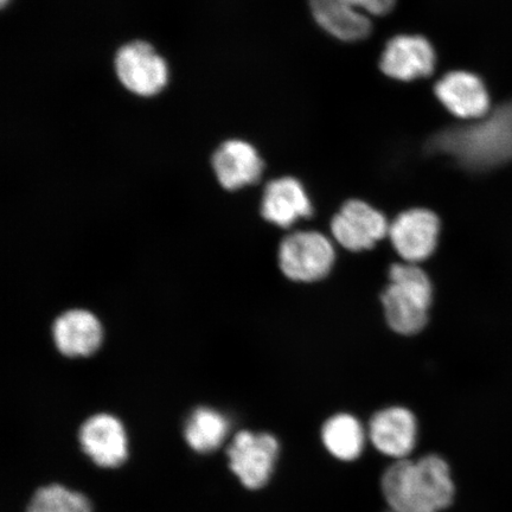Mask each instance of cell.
Wrapping results in <instances>:
<instances>
[{
    "instance_id": "obj_1",
    "label": "cell",
    "mask_w": 512,
    "mask_h": 512,
    "mask_svg": "<svg viewBox=\"0 0 512 512\" xmlns=\"http://www.w3.org/2000/svg\"><path fill=\"white\" fill-rule=\"evenodd\" d=\"M432 152L450 156L463 168L486 171L512 162V99L475 120L438 132Z\"/></svg>"
},
{
    "instance_id": "obj_2",
    "label": "cell",
    "mask_w": 512,
    "mask_h": 512,
    "mask_svg": "<svg viewBox=\"0 0 512 512\" xmlns=\"http://www.w3.org/2000/svg\"><path fill=\"white\" fill-rule=\"evenodd\" d=\"M381 489L388 509L401 512H440L456 495L450 466L437 454L396 460L383 473Z\"/></svg>"
},
{
    "instance_id": "obj_3",
    "label": "cell",
    "mask_w": 512,
    "mask_h": 512,
    "mask_svg": "<svg viewBox=\"0 0 512 512\" xmlns=\"http://www.w3.org/2000/svg\"><path fill=\"white\" fill-rule=\"evenodd\" d=\"M432 298L430 277L418 265L402 262L390 267L389 285L381 299L384 316L396 334H419L427 324Z\"/></svg>"
},
{
    "instance_id": "obj_4",
    "label": "cell",
    "mask_w": 512,
    "mask_h": 512,
    "mask_svg": "<svg viewBox=\"0 0 512 512\" xmlns=\"http://www.w3.org/2000/svg\"><path fill=\"white\" fill-rule=\"evenodd\" d=\"M332 242L318 232L286 236L279 247V266L285 277L297 283L322 280L335 264Z\"/></svg>"
},
{
    "instance_id": "obj_5",
    "label": "cell",
    "mask_w": 512,
    "mask_h": 512,
    "mask_svg": "<svg viewBox=\"0 0 512 512\" xmlns=\"http://www.w3.org/2000/svg\"><path fill=\"white\" fill-rule=\"evenodd\" d=\"M278 454L277 438L251 431L236 434L227 450L230 470L249 490H259L270 482Z\"/></svg>"
},
{
    "instance_id": "obj_6",
    "label": "cell",
    "mask_w": 512,
    "mask_h": 512,
    "mask_svg": "<svg viewBox=\"0 0 512 512\" xmlns=\"http://www.w3.org/2000/svg\"><path fill=\"white\" fill-rule=\"evenodd\" d=\"M115 70L128 91L140 96L162 92L169 80L168 64L145 42H132L121 48L115 57Z\"/></svg>"
},
{
    "instance_id": "obj_7",
    "label": "cell",
    "mask_w": 512,
    "mask_h": 512,
    "mask_svg": "<svg viewBox=\"0 0 512 512\" xmlns=\"http://www.w3.org/2000/svg\"><path fill=\"white\" fill-rule=\"evenodd\" d=\"M439 233V217L431 210L415 208L390 223L388 236L403 262L418 265L434 253Z\"/></svg>"
},
{
    "instance_id": "obj_8",
    "label": "cell",
    "mask_w": 512,
    "mask_h": 512,
    "mask_svg": "<svg viewBox=\"0 0 512 512\" xmlns=\"http://www.w3.org/2000/svg\"><path fill=\"white\" fill-rule=\"evenodd\" d=\"M386 216L360 200L344 204L331 221V233L343 248L350 252L368 251L389 233Z\"/></svg>"
},
{
    "instance_id": "obj_9",
    "label": "cell",
    "mask_w": 512,
    "mask_h": 512,
    "mask_svg": "<svg viewBox=\"0 0 512 512\" xmlns=\"http://www.w3.org/2000/svg\"><path fill=\"white\" fill-rule=\"evenodd\" d=\"M79 441L95 465L114 469L126 462L127 435L121 421L111 414H96L83 422Z\"/></svg>"
},
{
    "instance_id": "obj_10",
    "label": "cell",
    "mask_w": 512,
    "mask_h": 512,
    "mask_svg": "<svg viewBox=\"0 0 512 512\" xmlns=\"http://www.w3.org/2000/svg\"><path fill=\"white\" fill-rule=\"evenodd\" d=\"M437 62L434 48L427 38L418 35H399L384 49L380 67L382 72L400 81L427 78Z\"/></svg>"
},
{
    "instance_id": "obj_11",
    "label": "cell",
    "mask_w": 512,
    "mask_h": 512,
    "mask_svg": "<svg viewBox=\"0 0 512 512\" xmlns=\"http://www.w3.org/2000/svg\"><path fill=\"white\" fill-rule=\"evenodd\" d=\"M371 444L384 456L407 459L418 438L414 414L405 407H389L377 412L369 424Z\"/></svg>"
},
{
    "instance_id": "obj_12",
    "label": "cell",
    "mask_w": 512,
    "mask_h": 512,
    "mask_svg": "<svg viewBox=\"0 0 512 512\" xmlns=\"http://www.w3.org/2000/svg\"><path fill=\"white\" fill-rule=\"evenodd\" d=\"M435 95L448 112L460 119L478 120L491 110L483 80L463 70L444 75L435 85Z\"/></svg>"
},
{
    "instance_id": "obj_13",
    "label": "cell",
    "mask_w": 512,
    "mask_h": 512,
    "mask_svg": "<svg viewBox=\"0 0 512 512\" xmlns=\"http://www.w3.org/2000/svg\"><path fill=\"white\" fill-rule=\"evenodd\" d=\"M312 213L310 197L298 179L283 177L268 183L261 203V214L266 221L290 228Z\"/></svg>"
},
{
    "instance_id": "obj_14",
    "label": "cell",
    "mask_w": 512,
    "mask_h": 512,
    "mask_svg": "<svg viewBox=\"0 0 512 512\" xmlns=\"http://www.w3.org/2000/svg\"><path fill=\"white\" fill-rule=\"evenodd\" d=\"M213 168L224 189L238 190L259 181L264 162L251 144L229 140L215 152Z\"/></svg>"
},
{
    "instance_id": "obj_15",
    "label": "cell",
    "mask_w": 512,
    "mask_h": 512,
    "mask_svg": "<svg viewBox=\"0 0 512 512\" xmlns=\"http://www.w3.org/2000/svg\"><path fill=\"white\" fill-rule=\"evenodd\" d=\"M53 336L61 354L81 357L92 355L99 349L104 331L92 312L70 310L56 319Z\"/></svg>"
},
{
    "instance_id": "obj_16",
    "label": "cell",
    "mask_w": 512,
    "mask_h": 512,
    "mask_svg": "<svg viewBox=\"0 0 512 512\" xmlns=\"http://www.w3.org/2000/svg\"><path fill=\"white\" fill-rule=\"evenodd\" d=\"M313 17L331 36L345 42L364 40L371 22L358 0H310Z\"/></svg>"
},
{
    "instance_id": "obj_17",
    "label": "cell",
    "mask_w": 512,
    "mask_h": 512,
    "mask_svg": "<svg viewBox=\"0 0 512 512\" xmlns=\"http://www.w3.org/2000/svg\"><path fill=\"white\" fill-rule=\"evenodd\" d=\"M366 437L361 422L350 414L332 416L322 430L326 450L342 462H352L361 456L366 446Z\"/></svg>"
},
{
    "instance_id": "obj_18",
    "label": "cell",
    "mask_w": 512,
    "mask_h": 512,
    "mask_svg": "<svg viewBox=\"0 0 512 512\" xmlns=\"http://www.w3.org/2000/svg\"><path fill=\"white\" fill-rule=\"evenodd\" d=\"M229 420L213 408L200 407L191 413L184 426V438L197 453H210L219 448L229 432Z\"/></svg>"
},
{
    "instance_id": "obj_19",
    "label": "cell",
    "mask_w": 512,
    "mask_h": 512,
    "mask_svg": "<svg viewBox=\"0 0 512 512\" xmlns=\"http://www.w3.org/2000/svg\"><path fill=\"white\" fill-rule=\"evenodd\" d=\"M27 512H92V504L80 492L51 484L36 490Z\"/></svg>"
},
{
    "instance_id": "obj_20",
    "label": "cell",
    "mask_w": 512,
    "mask_h": 512,
    "mask_svg": "<svg viewBox=\"0 0 512 512\" xmlns=\"http://www.w3.org/2000/svg\"><path fill=\"white\" fill-rule=\"evenodd\" d=\"M396 0H358L364 14L383 16L393 10Z\"/></svg>"
},
{
    "instance_id": "obj_21",
    "label": "cell",
    "mask_w": 512,
    "mask_h": 512,
    "mask_svg": "<svg viewBox=\"0 0 512 512\" xmlns=\"http://www.w3.org/2000/svg\"><path fill=\"white\" fill-rule=\"evenodd\" d=\"M10 0H0V4H2L3 8H5L6 4H8Z\"/></svg>"
},
{
    "instance_id": "obj_22",
    "label": "cell",
    "mask_w": 512,
    "mask_h": 512,
    "mask_svg": "<svg viewBox=\"0 0 512 512\" xmlns=\"http://www.w3.org/2000/svg\"><path fill=\"white\" fill-rule=\"evenodd\" d=\"M386 512H401V511H396V510L388 509Z\"/></svg>"
}]
</instances>
